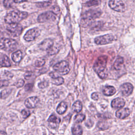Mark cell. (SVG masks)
I'll use <instances>...</instances> for the list:
<instances>
[{
  "instance_id": "obj_1",
  "label": "cell",
  "mask_w": 135,
  "mask_h": 135,
  "mask_svg": "<svg viewBox=\"0 0 135 135\" xmlns=\"http://www.w3.org/2000/svg\"><path fill=\"white\" fill-rule=\"evenodd\" d=\"M108 57L105 55L99 56L94 63L93 68L98 76L102 79H105L108 76L107 63Z\"/></svg>"
},
{
  "instance_id": "obj_2",
  "label": "cell",
  "mask_w": 135,
  "mask_h": 135,
  "mask_svg": "<svg viewBox=\"0 0 135 135\" xmlns=\"http://www.w3.org/2000/svg\"><path fill=\"white\" fill-rule=\"evenodd\" d=\"M102 12L98 9H90L85 12L80 21V24L83 27H87L90 25L93 21L99 17Z\"/></svg>"
},
{
  "instance_id": "obj_3",
  "label": "cell",
  "mask_w": 135,
  "mask_h": 135,
  "mask_svg": "<svg viewBox=\"0 0 135 135\" xmlns=\"http://www.w3.org/2000/svg\"><path fill=\"white\" fill-rule=\"evenodd\" d=\"M28 14L27 12L18 10H14L8 13L5 17V21L6 23H17L21 20L25 18Z\"/></svg>"
},
{
  "instance_id": "obj_4",
  "label": "cell",
  "mask_w": 135,
  "mask_h": 135,
  "mask_svg": "<svg viewBox=\"0 0 135 135\" xmlns=\"http://www.w3.org/2000/svg\"><path fill=\"white\" fill-rule=\"evenodd\" d=\"M39 48L42 51H47L50 55L55 54L59 51V49L57 46H54V42L51 38L44 40L39 44Z\"/></svg>"
},
{
  "instance_id": "obj_5",
  "label": "cell",
  "mask_w": 135,
  "mask_h": 135,
  "mask_svg": "<svg viewBox=\"0 0 135 135\" xmlns=\"http://www.w3.org/2000/svg\"><path fill=\"white\" fill-rule=\"evenodd\" d=\"M17 46V42L12 38H2L0 40V48L7 52L16 50Z\"/></svg>"
},
{
  "instance_id": "obj_6",
  "label": "cell",
  "mask_w": 135,
  "mask_h": 135,
  "mask_svg": "<svg viewBox=\"0 0 135 135\" xmlns=\"http://www.w3.org/2000/svg\"><path fill=\"white\" fill-rule=\"evenodd\" d=\"M53 70L59 75H66L70 71L69 63L65 61H61L53 66Z\"/></svg>"
},
{
  "instance_id": "obj_7",
  "label": "cell",
  "mask_w": 135,
  "mask_h": 135,
  "mask_svg": "<svg viewBox=\"0 0 135 135\" xmlns=\"http://www.w3.org/2000/svg\"><path fill=\"white\" fill-rule=\"evenodd\" d=\"M114 40L115 36L114 35L108 34L95 37L94 39V42L98 45H105L111 43Z\"/></svg>"
},
{
  "instance_id": "obj_8",
  "label": "cell",
  "mask_w": 135,
  "mask_h": 135,
  "mask_svg": "<svg viewBox=\"0 0 135 135\" xmlns=\"http://www.w3.org/2000/svg\"><path fill=\"white\" fill-rule=\"evenodd\" d=\"M109 7L113 10L118 12H124L126 10L124 3L122 1L112 0L109 2Z\"/></svg>"
},
{
  "instance_id": "obj_9",
  "label": "cell",
  "mask_w": 135,
  "mask_h": 135,
  "mask_svg": "<svg viewBox=\"0 0 135 135\" xmlns=\"http://www.w3.org/2000/svg\"><path fill=\"white\" fill-rule=\"evenodd\" d=\"M41 34V30L37 28H33L26 32L24 36V38L27 42H31L34 40Z\"/></svg>"
},
{
  "instance_id": "obj_10",
  "label": "cell",
  "mask_w": 135,
  "mask_h": 135,
  "mask_svg": "<svg viewBox=\"0 0 135 135\" xmlns=\"http://www.w3.org/2000/svg\"><path fill=\"white\" fill-rule=\"evenodd\" d=\"M7 30L9 32V33L13 36H19L22 32V26L21 25L18 23H12L9 24L6 27Z\"/></svg>"
},
{
  "instance_id": "obj_11",
  "label": "cell",
  "mask_w": 135,
  "mask_h": 135,
  "mask_svg": "<svg viewBox=\"0 0 135 135\" xmlns=\"http://www.w3.org/2000/svg\"><path fill=\"white\" fill-rule=\"evenodd\" d=\"M55 20V14L51 11H48L41 14L37 17V21L39 23H44L47 21H54Z\"/></svg>"
},
{
  "instance_id": "obj_12",
  "label": "cell",
  "mask_w": 135,
  "mask_h": 135,
  "mask_svg": "<svg viewBox=\"0 0 135 135\" xmlns=\"http://www.w3.org/2000/svg\"><path fill=\"white\" fill-rule=\"evenodd\" d=\"M120 90L124 96L128 97L132 93L133 90V86L130 83H126L121 85Z\"/></svg>"
},
{
  "instance_id": "obj_13",
  "label": "cell",
  "mask_w": 135,
  "mask_h": 135,
  "mask_svg": "<svg viewBox=\"0 0 135 135\" xmlns=\"http://www.w3.org/2000/svg\"><path fill=\"white\" fill-rule=\"evenodd\" d=\"M39 102V99L37 97H31L27 98L25 101V105L28 108H35Z\"/></svg>"
},
{
  "instance_id": "obj_14",
  "label": "cell",
  "mask_w": 135,
  "mask_h": 135,
  "mask_svg": "<svg viewBox=\"0 0 135 135\" xmlns=\"http://www.w3.org/2000/svg\"><path fill=\"white\" fill-rule=\"evenodd\" d=\"M125 101L121 98L114 99L111 102V107L114 109H120L125 105Z\"/></svg>"
},
{
  "instance_id": "obj_15",
  "label": "cell",
  "mask_w": 135,
  "mask_h": 135,
  "mask_svg": "<svg viewBox=\"0 0 135 135\" xmlns=\"http://www.w3.org/2000/svg\"><path fill=\"white\" fill-rule=\"evenodd\" d=\"M130 114V110L129 108H123L120 110H118L116 113L115 115L117 118L119 119H124L126 117H128Z\"/></svg>"
},
{
  "instance_id": "obj_16",
  "label": "cell",
  "mask_w": 135,
  "mask_h": 135,
  "mask_svg": "<svg viewBox=\"0 0 135 135\" xmlns=\"http://www.w3.org/2000/svg\"><path fill=\"white\" fill-rule=\"evenodd\" d=\"M47 121L51 124V127L55 128L60 122V119L54 114H52L49 117Z\"/></svg>"
},
{
  "instance_id": "obj_17",
  "label": "cell",
  "mask_w": 135,
  "mask_h": 135,
  "mask_svg": "<svg viewBox=\"0 0 135 135\" xmlns=\"http://www.w3.org/2000/svg\"><path fill=\"white\" fill-rule=\"evenodd\" d=\"M102 91H103V93L105 95L111 96L114 94H115V93L116 92V90L113 86L108 85V86H105L103 88Z\"/></svg>"
},
{
  "instance_id": "obj_18",
  "label": "cell",
  "mask_w": 135,
  "mask_h": 135,
  "mask_svg": "<svg viewBox=\"0 0 135 135\" xmlns=\"http://www.w3.org/2000/svg\"><path fill=\"white\" fill-rule=\"evenodd\" d=\"M124 63L123 59L121 56H118L115 60L113 64V68L117 70H120L122 68V65Z\"/></svg>"
},
{
  "instance_id": "obj_19",
  "label": "cell",
  "mask_w": 135,
  "mask_h": 135,
  "mask_svg": "<svg viewBox=\"0 0 135 135\" xmlns=\"http://www.w3.org/2000/svg\"><path fill=\"white\" fill-rule=\"evenodd\" d=\"M0 65L2 67H9L11 66V62L6 55H3L1 59Z\"/></svg>"
},
{
  "instance_id": "obj_20",
  "label": "cell",
  "mask_w": 135,
  "mask_h": 135,
  "mask_svg": "<svg viewBox=\"0 0 135 135\" xmlns=\"http://www.w3.org/2000/svg\"><path fill=\"white\" fill-rule=\"evenodd\" d=\"M67 107H68V106L65 102H64L63 101L61 102L58 105L57 109H56V111L60 114H63L66 111V110L67 109Z\"/></svg>"
},
{
  "instance_id": "obj_21",
  "label": "cell",
  "mask_w": 135,
  "mask_h": 135,
  "mask_svg": "<svg viewBox=\"0 0 135 135\" xmlns=\"http://www.w3.org/2000/svg\"><path fill=\"white\" fill-rule=\"evenodd\" d=\"M22 53L20 50L14 52L12 55V60L16 63L20 62L22 59Z\"/></svg>"
},
{
  "instance_id": "obj_22",
  "label": "cell",
  "mask_w": 135,
  "mask_h": 135,
  "mask_svg": "<svg viewBox=\"0 0 135 135\" xmlns=\"http://www.w3.org/2000/svg\"><path fill=\"white\" fill-rule=\"evenodd\" d=\"M82 109V103L79 101H75L72 106V111L74 112L79 113L80 112Z\"/></svg>"
},
{
  "instance_id": "obj_23",
  "label": "cell",
  "mask_w": 135,
  "mask_h": 135,
  "mask_svg": "<svg viewBox=\"0 0 135 135\" xmlns=\"http://www.w3.org/2000/svg\"><path fill=\"white\" fill-rule=\"evenodd\" d=\"M72 132L73 135H82L83 130L81 126L78 124L74 125L72 128Z\"/></svg>"
},
{
  "instance_id": "obj_24",
  "label": "cell",
  "mask_w": 135,
  "mask_h": 135,
  "mask_svg": "<svg viewBox=\"0 0 135 135\" xmlns=\"http://www.w3.org/2000/svg\"><path fill=\"white\" fill-rule=\"evenodd\" d=\"M85 118V115L83 114H78L75 116L74 121L76 123H80L82 122L83 120H84Z\"/></svg>"
},
{
  "instance_id": "obj_25",
  "label": "cell",
  "mask_w": 135,
  "mask_h": 135,
  "mask_svg": "<svg viewBox=\"0 0 135 135\" xmlns=\"http://www.w3.org/2000/svg\"><path fill=\"white\" fill-rule=\"evenodd\" d=\"M97 126H98V128H99L101 130L107 129L109 128L108 123L106 122H103V121L99 122L97 124Z\"/></svg>"
},
{
  "instance_id": "obj_26",
  "label": "cell",
  "mask_w": 135,
  "mask_h": 135,
  "mask_svg": "<svg viewBox=\"0 0 135 135\" xmlns=\"http://www.w3.org/2000/svg\"><path fill=\"white\" fill-rule=\"evenodd\" d=\"M52 2L50 1H44L42 2L36 3V6L38 7H46L50 6Z\"/></svg>"
},
{
  "instance_id": "obj_27",
  "label": "cell",
  "mask_w": 135,
  "mask_h": 135,
  "mask_svg": "<svg viewBox=\"0 0 135 135\" xmlns=\"http://www.w3.org/2000/svg\"><path fill=\"white\" fill-rule=\"evenodd\" d=\"M12 90L10 89H7L3 90L1 93V97L2 99H5L11 93Z\"/></svg>"
},
{
  "instance_id": "obj_28",
  "label": "cell",
  "mask_w": 135,
  "mask_h": 135,
  "mask_svg": "<svg viewBox=\"0 0 135 135\" xmlns=\"http://www.w3.org/2000/svg\"><path fill=\"white\" fill-rule=\"evenodd\" d=\"M52 82H53V83L55 84V85H61V84H62L63 83L64 79H63V78L62 77L59 76L58 78L53 79V80Z\"/></svg>"
},
{
  "instance_id": "obj_29",
  "label": "cell",
  "mask_w": 135,
  "mask_h": 135,
  "mask_svg": "<svg viewBox=\"0 0 135 135\" xmlns=\"http://www.w3.org/2000/svg\"><path fill=\"white\" fill-rule=\"evenodd\" d=\"M13 76V74L11 72L7 71H5L4 72V74L2 76V77L4 78V79H5V80H7V81L9 79H12Z\"/></svg>"
},
{
  "instance_id": "obj_30",
  "label": "cell",
  "mask_w": 135,
  "mask_h": 135,
  "mask_svg": "<svg viewBox=\"0 0 135 135\" xmlns=\"http://www.w3.org/2000/svg\"><path fill=\"white\" fill-rule=\"evenodd\" d=\"M45 63V60L44 59H39L38 60H37L35 63V65L36 67L40 68V67H42V66H43L44 65Z\"/></svg>"
},
{
  "instance_id": "obj_31",
  "label": "cell",
  "mask_w": 135,
  "mask_h": 135,
  "mask_svg": "<svg viewBox=\"0 0 135 135\" xmlns=\"http://www.w3.org/2000/svg\"><path fill=\"white\" fill-rule=\"evenodd\" d=\"M49 85V82L46 81H44L40 82L38 84V86L40 89H44L46 88Z\"/></svg>"
},
{
  "instance_id": "obj_32",
  "label": "cell",
  "mask_w": 135,
  "mask_h": 135,
  "mask_svg": "<svg viewBox=\"0 0 135 135\" xmlns=\"http://www.w3.org/2000/svg\"><path fill=\"white\" fill-rule=\"evenodd\" d=\"M99 3V2L97 1H90L87 2L85 4V6H86L88 7H90L92 6L98 5Z\"/></svg>"
},
{
  "instance_id": "obj_33",
  "label": "cell",
  "mask_w": 135,
  "mask_h": 135,
  "mask_svg": "<svg viewBox=\"0 0 135 135\" xmlns=\"http://www.w3.org/2000/svg\"><path fill=\"white\" fill-rule=\"evenodd\" d=\"M22 115L24 118H27L30 115V112L28 110L24 109L21 111Z\"/></svg>"
},
{
  "instance_id": "obj_34",
  "label": "cell",
  "mask_w": 135,
  "mask_h": 135,
  "mask_svg": "<svg viewBox=\"0 0 135 135\" xmlns=\"http://www.w3.org/2000/svg\"><path fill=\"white\" fill-rule=\"evenodd\" d=\"M24 84V81L22 79H20L16 83L15 86L17 88H20V87H22V86H23Z\"/></svg>"
},
{
  "instance_id": "obj_35",
  "label": "cell",
  "mask_w": 135,
  "mask_h": 135,
  "mask_svg": "<svg viewBox=\"0 0 135 135\" xmlns=\"http://www.w3.org/2000/svg\"><path fill=\"white\" fill-rule=\"evenodd\" d=\"M13 2V1H4V5L6 8H9L12 6V3Z\"/></svg>"
},
{
  "instance_id": "obj_36",
  "label": "cell",
  "mask_w": 135,
  "mask_h": 135,
  "mask_svg": "<svg viewBox=\"0 0 135 135\" xmlns=\"http://www.w3.org/2000/svg\"><path fill=\"white\" fill-rule=\"evenodd\" d=\"M32 75H33V73L32 72L27 71L24 74V78H25V79L28 80V79H30L32 76Z\"/></svg>"
},
{
  "instance_id": "obj_37",
  "label": "cell",
  "mask_w": 135,
  "mask_h": 135,
  "mask_svg": "<svg viewBox=\"0 0 135 135\" xmlns=\"http://www.w3.org/2000/svg\"><path fill=\"white\" fill-rule=\"evenodd\" d=\"M91 98L94 100H98L99 98V94L97 92H94L91 94Z\"/></svg>"
},
{
  "instance_id": "obj_38",
  "label": "cell",
  "mask_w": 135,
  "mask_h": 135,
  "mask_svg": "<svg viewBox=\"0 0 135 135\" xmlns=\"http://www.w3.org/2000/svg\"><path fill=\"white\" fill-rule=\"evenodd\" d=\"M9 82L7 80H0V88L7 86L8 85Z\"/></svg>"
},
{
  "instance_id": "obj_39",
  "label": "cell",
  "mask_w": 135,
  "mask_h": 135,
  "mask_svg": "<svg viewBox=\"0 0 135 135\" xmlns=\"http://www.w3.org/2000/svg\"><path fill=\"white\" fill-rule=\"evenodd\" d=\"M49 75L53 79H55L59 77V75L55 72H52L49 74Z\"/></svg>"
},
{
  "instance_id": "obj_40",
  "label": "cell",
  "mask_w": 135,
  "mask_h": 135,
  "mask_svg": "<svg viewBox=\"0 0 135 135\" xmlns=\"http://www.w3.org/2000/svg\"><path fill=\"white\" fill-rule=\"evenodd\" d=\"M33 87V84L31 83L27 84L25 86V90L26 91H29L30 89H31Z\"/></svg>"
},
{
  "instance_id": "obj_41",
  "label": "cell",
  "mask_w": 135,
  "mask_h": 135,
  "mask_svg": "<svg viewBox=\"0 0 135 135\" xmlns=\"http://www.w3.org/2000/svg\"><path fill=\"white\" fill-rule=\"evenodd\" d=\"M26 2V1H13V2L17 3H23V2Z\"/></svg>"
},
{
  "instance_id": "obj_42",
  "label": "cell",
  "mask_w": 135,
  "mask_h": 135,
  "mask_svg": "<svg viewBox=\"0 0 135 135\" xmlns=\"http://www.w3.org/2000/svg\"><path fill=\"white\" fill-rule=\"evenodd\" d=\"M0 135H7L6 133L3 131H0Z\"/></svg>"
}]
</instances>
